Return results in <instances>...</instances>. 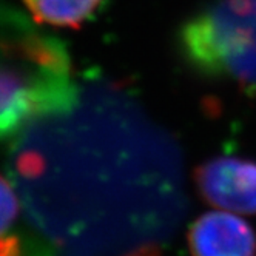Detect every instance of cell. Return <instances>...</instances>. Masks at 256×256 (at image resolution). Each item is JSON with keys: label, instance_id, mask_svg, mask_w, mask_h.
Segmentation results:
<instances>
[{"label": "cell", "instance_id": "6da1fadb", "mask_svg": "<svg viewBox=\"0 0 256 256\" xmlns=\"http://www.w3.org/2000/svg\"><path fill=\"white\" fill-rule=\"evenodd\" d=\"M76 90L65 48L0 10V138L72 106Z\"/></svg>", "mask_w": 256, "mask_h": 256}, {"label": "cell", "instance_id": "7a4b0ae2", "mask_svg": "<svg viewBox=\"0 0 256 256\" xmlns=\"http://www.w3.org/2000/svg\"><path fill=\"white\" fill-rule=\"evenodd\" d=\"M179 45L202 74L256 85V0H218L182 25Z\"/></svg>", "mask_w": 256, "mask_h": 256}, {"label": "cell", "instance_id": "3957f363", "mask_svg": "<svg viewBox=\"0 0 256 256\" xmlns=\"http://www.w3.org/2000/svg\"><path fill=\"white\" fill-rule=\"evenodd\" d=\"M198 193L207 204L234 214H256V162L218 156L194 172Z\"/></svg>", "mask_w": 256, "mask_h": 256}, {"label": "cell", "instance_id": "277c9868", "mask_svg": "<svg viewBox=\"0 0 256 256\" xmlns=\"http://www.w3.org/2000/svg\"><path fill=\"white\" fill-rule=\"evenodd\" d=\"M187 240L192 256H256L253 227L238 214L222 210L199 216Z\"/></svg>", "mask_w": 256, "mask_h": 256}, {"label": "cell", "instance_id": "5b68a950", "mask_svg": "<svg viewBox=\"0 0 256 256\" xmlns=\"http://www.w3.org/2000/svg\"><path fill=\"white\" fill-rule=\"evenodd\" d=\"M104 0H24L34 20L52 26L79 28L93 17Z\"/></svg>", "mask_w": 256, "mask_h": 256}, {"label": "cell", "instance_id": "8992f818", "mask_svg": "<svg viewBox=\"0 0 256 256\" xmlns=\"http://www.w3.org/2000/svg\"><path fill=\"white\" fill-rule=\"evenodd\" d=\"M19 216V200L8 184V180L0 174V234H4Z\"/></svg>", "mask_w": 256, "mask_h": 256}, {"label": "cell", "instance_id": "52a82bcc", "mask_svg": "<svg viewBox=\"0 0 256 256\" xmlns=\"http://www.w3.org/2000/svg\"><path fill=\"white\" fill-rule=\"evenodd\" d=\"M19 242L14 238H0V256H19Z\"/></svg>", "mask_w": 256, "mask_h": 256}]
</instances>
